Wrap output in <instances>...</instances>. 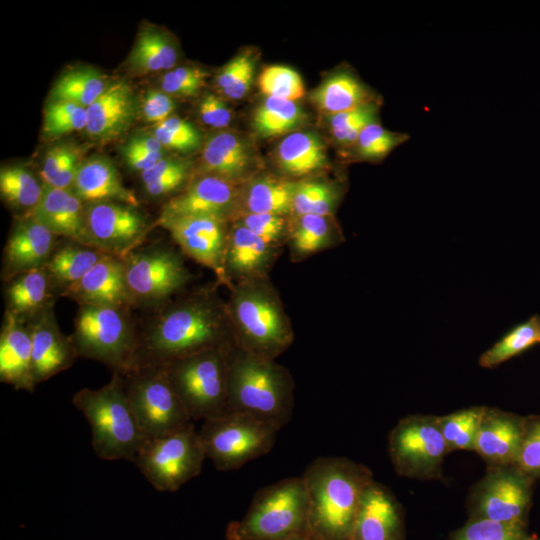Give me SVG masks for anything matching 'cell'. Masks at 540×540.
<instances>
[{"instance_id":"1","label":"cell","mask_w":540,"mask_h":540,"mask_svg":"<svg viewBox=\"0 0 540 540\" xmlns=\"http://www.w3.org/2000/svg\"><path fill=\"white\" fill-rule=\"evenodd\" d=\"M233 346L226 303L213 294L197 293L167 307L138 335L131 370L164 366L201 351Z\"/></svg>"},{"instance_id":"2","label":"cell","mask_w":540,"mask_h":540,"mask_svg":"<svg viewBox=\"0 0 540 540\" xmlns=\"http://www.w3.org/2000/svg\"><path fill=\"white\" fill-rule=\"evenodd\" d=\"M301 478L309 498L308 532L317 540H350L362 496L374 480L371 470L345 457L323 456Z\"/></svg>"},{"instance_id":"3","label":"cell","mask_w":540,"mask_h":540,"mask_svg":"<svg viewBox=\"0 0 540 540\" xmlns=\"http://www.w3.org/2000/svg\"><path fill=\"white\" fill-rule=\"evenodd\" d=\"M226 303L235 346L275 360L292 344L294 332L277 290L268 277L238 282Z\"/></svg>"},{"instance_id":"4","label":"cell","mask_w":540,"mask_h":540,"mask_svg":"<svg viewBox=\"0 0 540 540\" xmlns=\"http://www.w3.org/2000/svg\"><path fill=\"white\" fill-rule=\"evenodd\" d=\"M293 408L294 382L285 367L236 346L229 349L227 413L250 414L279 431Z\"/></svg>"},{"instance_id":"5","label":"cell","mask_w":540,"mask_h":540,"mask_svg":"<svg viewBox=\"0 0 540 540\" xmlns=\"http://www.w3.org/2000/svg\"><path fill=\"white\" fill-rule=\"evenodd\" d=\"M72 402L87 419L95 454L104 460L134 462L147 437L140 428L122 374L98 389L82 388Z\"/></svg>"},{"instance_id":"6","label":"cell","mask_w":540,"mask_h":540,"mask_svg":"<svg viewBox=\"0 0 540 540\" xmlns=\"http://www.w3.org/2000/svg\"><path fill=\"white\" fill-rule=\"evenodd\" d=\"M309 498L301 477L259 489L241 520L231 522L227 540H287L308 532Z\"/></svg>"},{"instance_id":"7","label":"cell","mask_w":540,"mask_h":540,"mask_svg":"<svg viewBox=\"0 0 540 540\" xmlns=\"http://www.w3.org/2000/svg\"><path fill=\"white\" fill-rule=\"evenodd\" d=\"M127 307L79 304L70 336L78 357L101 362L122 375L133 366L137 337Z\"/></svg>"},{"instance_id":"8","label":"cell","mask_w":540,"mask_h":540,"mask_svg":"<svg viewBox=\"0 0 540 540\" xmlns=\"http://www.w3.org/2000/svg\"><path fill=\"white\" fill-rule=\"evenodd\" d=\"M230 348L201 351L163 366L192 420L227 413Z\"/></svg>"},{"instance_id":"9","label":"cell","mask_w":540,"mask_h":540,"mask_svg":"<svg viewBox=\"0 0 540 540\" xmlns=\"http://www.w3.org/2000/svg\"><path fill=\"white\" fill-rule=\"evenodd\" d=\"M278 430L242 412L207 419L198 431L206 458L220 471L239 469L273 448Z\"/></svg>"},{"instance_id":"10","label":"cell","mask_w":540,"mask_h":540,"mask_svg":"<svg viewBox=\"0 0 540 540\" xmlns=\"http://www.w3.org/2000/svg\"><path fill=\"white\" fill-rule=\"evenodd\" d=\"M141 430L153 439L192 424L163 366H142L123 375Z\"/></svg>"},{"instance_id":"11","label":"cell","mask_w":540,"mask_h":540,"mask_svg":"<svg viewBox=\"0 0 540 540\" xmlns=\"http://www.w3.org/2000/svg\"><path fill=\"white\" fill-rule=\"evenodd\" d=\"M206 454L193 423L176 432L147 439L133 463L162 492H174L201 472Z\"/></svg>"},{"instance_id":"12","label":"cell","mask_w":540,"mask_h":540,"mask_svg":"<svg viewBox=\"0 0 540 540\" xmlns=\"http://www.w3.org/2000/svg\"><path fill=\"white\" fill-rule=\"evenodd\" d=\"M388 451L399 476L419 480H441L443 461L450 452L438 416L409 415L389 433Z\"/></svg>"},{"instance_id":"13","label":"cell","mask_w":540,"mask_h":540,"mask_svg":"<svg viewBox=\"0 0 540 540\" xmlns=\"http://www.w3.org/2000/svg\"><path fill=\"white\" fill-rule=\"evenodd\" d=\"M534 483L516 464L487 466L469 494L470 518L527 526Z\"/></svg>"},{"instance_id":"14","label":"cell","mask_w":540,"mask_h":540,"mask_svg":"<svg viewBox=\"0 0 540 540\" xmlns=\"http://www.w3.org/2000/svg\"><path fill=\"white\" fill-rule=\"evenodd\" d=\"M123 260L132 304L162 303L190 280L181 255L168 246L132 251Z\"/></svg>"},{"instance_id":"15","label":"cell","mask_w":540,"mask_h":540,"mask_svg":"<svg viewBox=\"0 0 540 540\" xmlns=\"http://www.w3.org/2000/svg\"><path fill=\"white\" fill-rule=\"evenodd\" d=\"M84 229L86 245L124 258L141 242L148 226L137 207L102 201L85 205Z\"/></svg>"},{"instance_id":"16","label":"cell","mask_w":540,"mask_h":540,"mask_svg":"<svg viewBox=\"0 0 540 540\" xmlns=\"http://www.w3.org/2000/svg\"><path fill=\"white\" fill-rule=\"evenodd\" d=\"M227 220L207 215L184 216L157 222L165 228L181 251L212 270L227 285L224 261L229 228Z\"/></svg>"},{"instance_id":"17","label":"cell","mask_w":540,"mask_h":540,"mask_svg":"<svg viewBox=\"0 0 540 540\" xmlns=\"http://www.w3.org/2000/svg\"><path fill=\"white\" fill-rule=\"evenodd\" d=\"M239 197L235 183L205 174L171 198L163 206L157 222L195 215L214 216L228 221L235 214Z\"/></svg>"},{"instance_id":"18","label":"cell","mask_w":540,"mask_h":540,"mask_svg":"<svg viewBox=\"0 0 540 540\" xmlns=\"http://www.w3.org/2000/svg\"><path fill=\"white\" fill-rule=\"evenodd\" d=\"M32 342V376L35 386L70 368L77 353L70 337L60 330L53 304L26 320Z\"/></svg>"},{"instance_id":"19","label":"cell","mask_w":540,"mask_h":540,"mask_svg":"<svg viewBox=\"0 0 540 540\" xmlns=\"http://www.w3.org/2000/svg\"><path fill=\"white\" fill-rule=\"evenodd\" d=\"M279 248L234 221L229 228L224 261L229 288L238 282L268 277Z\"/></svg>"},{"instance_id":"20","label":"cell","mask_w":540,"mask_h":540,"mask_svg":"<svg viewBox=\"0 0 540 540\" xmlns=\"http://www.w3.org/2000/svg\"><path fill=\"white\" fill-rule=\"evenodd\" d=\"M140 106L133 88L125 80L110 82L106 90L87 107V135L99 142L121 136L135 121Z\"/></svg>"},{"instance_id":"21","label":"cell","mask_w":540,"mask_h":540,"mask_svg":"<svg viewBox=\"0 0 540 540\" xmlns=\"http://www.w3.org/2000/svg\"><path fill=\"white\" fill-rule=\"evenodd\" d=\"M350 540H404L401 506L392 492L375 480L362 496Z\"/></svg>"},{"instance_id":"22","label":"cell","mask_w":540,"mask_h":540,"mask_svg":"<svg viewBox=\"0 0 540 540\" xmlns=\"http://www.w3.org/2000/svg\"><path fill=\"white\" fill-rule=\"evenodd\" d=\"M56 238L51 230L26 214L14 225L4 248V274L13 277L45 267L56 249Z\"/></svg>"},{"instance_id":"23","label":"cell","mask_w":540,"mask_h":540,"mask_svg":"<svg viewBox=\"0 0 540 540\" xmlns=\"http://www.w3.org/2000/svg\"><path fill=\"white\" fill-rule=\"evenodd\" d=\"M78 304L132 305L123 258L106 254L79 281L60 293Z\"/></svg>"},{"instance_id":"24","label":"cell","mask_w":540,"mask_h":540,"mask_svg":"<svg viewBox=\"0 0 540 540\" xmlns=\"http://www.w3.org/2000/svg\"><path fill=\"white\" fill-rule=\"evenodd\" d=\"M524 418L512 412L484 406L474 451L487 466L515 464L523 435Z\"/></svg>"},{"instance_id":"25","label":"cell","mask_w":540,"mask_h":540,"mask_svg":"<svg viewBox=\"0 0 540 540\" xmlns=\"http://www.w3.org/2000/svg\"><path fill=\"white\" fill-rule=\"evenodd\" d=\"M0 381L33 392L32 342L26 321L5 312L0 334Z\"/></svg>"},{"instance_id":"26","label":"cell","mask_w":540,"mask_h":540,"mask_svg":"<svg viewBox=\"0 0 540 540\" xmlns=\"http://www.w3.org/2000/svg\"><path fill=\"white\" fill-rule=\"evenodd\" d=\"M71 190L85 203L116 201L137 207L136 195L122 182L113 162L94 155L82 160Z\"/></svg>"},{"instance_id":"27","label":"cell","mask_w":540,"mask_h":540,"mask_svg":"<svg viewBox=\"0 0 540 540\" xmlns=\"http://www.w3.org/2000/svg\"><path fill=\"white\" fill-rule=\"evenodd\" d=\"M57 236L85 244V203L71 190L44 184L39 203L28 213Z\"/></svg>"},{"instance_id":"28","label":"cell","mask_w":540,"mask_h":540,"mask_svg":"<svg viewBox=\"0 0 540 540\" xmlns=\"http://www.w3.org/2000/svg\"><path fill=\"white\" fill-rule=\"evenodd\" d=\"M54 289L56 287L45 267L21 273L10 279L5 289L6 311L26 321L53 304Z\"/></svg>"},{"instance_id":"29","label":"cell","mask_w":540,"mask_h":540,"mask_svg":"<svg viewBox=\"0 0 540 540\" xmlns=\"http://www.w3.org/2000/svg\"><path fill=\"white\" fill-rule=\"evenodd\" d=\"M201 160L205 174L218 176L235 184L245 176L250 166L247 146L239 137L229 132L211 136L203 148Z\"/></svg>"},{"instance_id":"30","label":"cell","mask_w":540,"mask_h":540,"mask_svg":"<svg viewBox=\"0 0 540 540\" xmlns=\"http://www.w3.org/2000/svg\"><path fill=\"white\" fill-rule=\"evenodd\" d=\"M310 98L316 107L327 115H335L376 101L368 87L347 70L327 77Z\"/></svg>"},{"instance_id":"31","label":"cell","mask_w":540,"mask_h":540,"mask_svg":"<svg viewBox=\"0 0 540 540\" xmlns=\"http://www.w3.org/2000/svg\"><path fill=\"white\" fill-rule=\"evenodd\" d=\"M177 61V49L171 37L157 27L147 26L137 35L127 59L136 74L169 70Z\"/></svg>"},{"instance_id":"32","label":"cell","mask_w":540,"mask_h":540,"mask_svg":"<svg viewBox=\"0 0 540 540\" xmlns=\"http://www.w3.org/2000/svg\"><path fill=\"white\" fill-rule=\"evenodd\" d=\"M277 161L284 173L299 177L323 168L327 157L325 147L317 135L295 132L278 145Z\"/></svg>"},{"instance_id":"33","label":"cell","mask_w":540,"mask_h":540,"mask_svg":"<svg viewBox=\"0 0 540 540\" xmlns=\"http://www.w3.org/2000/svg\"><path fill=\"white\" fill-rule=\"evenodd\" d=\"M331 217L315 214L296 217L288 239L292 260L305 259L341 242V234L333 226Z\"/></svg>"},{"instance_id":"34","label":"cell","mask_w":540,"mask_h":540,"mask_svg":"<svg viewBox=\"0 0 540 540\" xmlns=\"http://www.w3.org/2000/svg\"><path fill=\"white\" fill-rule=\"evenodd\" d=\"M294 181H284L273 177H259L252 180L240 193L243 213L292 214Z\"/></svg>"},{"instance_id":"35","label":"cell","mask_w":540,"mask_h":540,"mask_svg":"<svg viewBox=\"0 0 540 540\" xmlns=\"http://www.w3.org/2000/svg\"><path fill=\"white\" fill-rule=\"evenodd\" d=\"M106 254L95 247L74 242L56 248L45 269L61 293L79 281Z\"/></svg>"},{"instance_id":"36","label":"cell","mask_w":540,"mask_h":540,"mask_svg":"<svg viewBox=\"0 0 540 540\" xmlns=\"http://www.w3.org/2000/svg\"><path fill=\"white\" fill-rule=\"evenodd\" d=\"M109 84L99 70L88 66L76 67L57 79L50 91V100L70 102L87 108Z\"/></svg>"},{"instance_id":"37","label":"cell","mask_w":540,"mask_h":540,"mask_svg":"<svg viewBox=\"0 0 540 540\" xmlns=\"http://www.w3.org/2000/svg\"><path fill=\"white\" fill-rule=\"evenodd\" d=\"M305 118L295 101L267 97L255 110L252 125L259 136L274 137L299 128Z\"/></svg>"},{"instance_id":"38","label":"cell","mask_w":540,"mask_h":540,"mask_svg":"<svg viewBox=\"0 0 540 540\" xmlns=\"http://www.w3.org/2000/svg\"><path fill=\"white\" fill-rule=\"evenodd\" d=\"M540 316L516 324L506 332L491 348L479 357L483 368H495L509 359L518 356L539 343Z\"/></svg>"},{"instance_id":"39","label":"cell","mask_w":540,"mask_h":540,"mask_svg":"<svg viewBox=\"0 0 540 540\" xmlns=\"http://www.w3.org/2000/svg\"><path fill=\"white\" fill-rule=\"evenodd\" d=\"M44 184L22 166H5L0 170V192L2 198L18 209H28V213L39 203Z\"/></svg>"},{"instance_id":"40","label":"cell","mask_w":540,"mask_h":540,"mask_svg":"<svg viewBox=\"0 0 540 540\" xmlns=\"http://www.w3.org/2000/svg\"><path fill=\"white\" fill-rule=\"evenodd\" d=\"M341 197V188L323 181H296L292 198V214L332 216Z\"/></svg>"},{"instance_id":"41","label":"cell","mask_w":540,"mask_h":540,"mask_svg":"<svg viewBox=\"0 0 540 540\" xmlns=\"http://www.w3.org/2000/svg\"><path fill=\"white\" fill-rule=\"evenodd\" d=\"M484 406H472L438 416L439 425L449 451H474Z\"/></svg>"},{"instance_id":"42","label":"cell","mask_w":540,"mask_h":540,"mask_svg":"<svg viewBox=\"0 0 540 540\" xmlns=\"http://www.w3.org/2000/svg\"><path fill=\"white\" fill-rule=\"evenodd\" d=\"M81 161L78 148L74 146L59 144L50 148L40 170L43 184L71 189Z\"/></svg>"},{"instance_id":"43","label":"cell","mask_w":540,"mask_h":540,"mask_svg":"<svg viewBox=\"0 0 540 540\" xmlns=\"http://www.w3.org/2000/svg\"><path fill=\"white\" fill-rule=\"evenodd\" d=\"M527 526L502 523L483 518H470L449 540H539Z\"/></svg>"},{"instance_id":"44","label":"cell","mask_w":540,"mask_h":540,"mask_svg":"<svg viewBox=\"0 0 540 540\" xmlns=\"http://www.w3.org/2000/svg\"><path fill=\"white\" fill-rule=\"evenodd\" d=\"M408 138L407 134L389 131L375 121L361 131L354 143L355 154L361 160L380 161Z\"/></svg>"},{"instance_id":"45","label":"cell","mask_w":540,"mask_h":540,"mask_svg":"<svg viewBox=\"0 0 540 540\" xmlns=\"http://www.w3.org/2000/svg\"><path fill=\"white\" fill-rule=\"evenodd\" d=\"M43 115V133L50 138L86 128L87 108L74 103L49 100Z\"/></svg>"},{"instance_id":"46","label":"cell","mask_w":540,"mask_h":540,"mask_svg":"<svg viewBox=\"0 0 540 540\" xmlns=\"http://www.w3.org/2000/svg\"><path fill=\"white\" fill-rule=\"evenodd\" d=\"M377 101L365 103L349 111L331 115L329 125L335 140L342 145H354L361 131L377 121Z\"/></svg>"},{"instance_id":"47","label":"cell","mask_w":540,"mask_h":540,"mask_svg":"<svg viewBox=\"0 0 540 540\" xmlns=\"http://www.w3.org/2000/svg\"><path fill=\"white\" fill-rule=\"evenodd\" d=\"M255 63L256 60L250 53L236 55L217 74V87L229 98L244 97L253 81Z\"/></svg>"},{"instance_id":"48","label":"cell","mask_w":540,"mask_h":540,"mask_svg":"<svg viewBox=\"0 0 540 540\" xmlns=\"http://www.w3.org/2000/svg\"><path fill=\"white\" fill-rule=\"evenodd\" d=\"M258 85L267 97L295 101L305 93L300 75L294 69L282 65L266 67L258 78Z\"/></svg>"},{"instance_id":"49","label":"cell","mask_w":540,"mask_h":540,"mask_svg":"<svg viewBox=\"0 0 540 540\" xmlns=\"http://www.w3.org/2000/svg\"><path fill=\"white\" fill-rule=\"evenodd\" d=\"M166 149L178 152H191L201 144L200 132L190 122L171 116L154 125L152 132Z\"/></svg>"},{"instance_id":"50","label":"cell","mask_w":540,"mask_h":540,"mask_svg":"<svg viewBox=\"0 0 540 540\" xmlns=\"http://www.w3.org/2000/svg\"><path fill=\"white\" fill-rule=\"evenodd\" d=\"M515 464L533 479H540V415L525 416Z\"/></svg>"},{"instance_id":"51","label":"cell","mask_w":540,"mask_h":540,"mask_svg":"<svg viewBox=\"0 0 540 540\" xmlns=\"http://www.w3.org/2000/svg\"><path fill=\"white\" fill-rule=\"evenodd\" d=\"M250 231L275 246H282L289 239L291 227L286 216L274 214L243 213L234 218Z\"/></svg>"},{"instance_id":"52","label":"cell","mask_w":540,"mask_h":540,"mask_svg":"<svg viewBox=\"0 0 540 540\" xmlns=\"http://www.w3.org/2000/svg\"><path fill=\"white\" fill-rule=\"evenodd\" d=\"M207 76L208 73L201 68L180 66L162 76L160 87L170 96H195L205 85Z\"/></svg>"},{"instance_id":"53","label":"cell","mask_w":540,"mask_h":540,"mask_svg":"<svg viewBox=\"0 0 540 540\" xmlns=\"http://www.w3.org/2000/svg\"><path fill=\"white\" fill-rule=\"evenodd\" d=\"M175 107L169 94L161 89H150L142 98L140 110L146 121L156 125L171 117Z\"/></svg>"},{"instance_id":"54","label":"cell","mask_w":540,"mask_h":540,"mask_svg":"<svg viewBox=\"0 0 540 540\" xmlns=\"http://www.w3.org/2000/svg\"><path fill=\"white\" fill-rule=\"evenodd\" d=\"M199 115L204 124L214 128L226 127L231 121V112L227 105L212 93L201 99Z\"/></svg>"},{"instance_id":"55","label":"cell","mask_w":540,"mask_h":540,"mask_svg":"<svg viewBox=\"0 0 540 540\" xmlns=\"http://www.w3.org/2000/svg\"><path fill=\"white\" fill-rule=\"evenodd\" d=\"M191 162L185 159L164 157L148 170L140 173L141 181L144 184L157 179L169 176L176 172L190 169Z\"/></svg>"},{"instance_id":"56","label":"cell","mask_w":540,"mask_h":540,"mask_svg":"<svg viewBox=\"0 0 540 540\" xmlns=\"http://www.w3.org/2000/svg\"><path fill=\"white\" fill-rule=\"evenodd\" d=\"M190 169L144 184V191L151 197L166 196L179 189L188 179Z\"/></svg>"},{"instance_id":"57","label":"cell","mask_w":540,"mask_h":540,"mask_svg":"<svg viewBox=\"0 0 540 540\" xmlns=\"http://www.w3.org/2000/svg\"><path fill=\"white\" fill-rule=\"evenodd\" d=\"M122 157L126 165L140 173L148 170L154 166L158 161L166 157V152H133V151H123Z\"/></svg>"},{"instance_id":"58","label":"cell","mask_w":540,"mask_h":540,"mask_svg":"<svg viewBox=\"0 0 540 540\" xmlns=\"http://www.w3.org/2000/svg\"><path fill=\"white\" fill-rule=\"evenodd\" d=\"M123 151L133 152H161L166 148L151 133L136 134L128 139L122 146Z\"/></svg>"},{"instance_id":"59","label":"cell","mask_w":540,"mask_h":540,"mask_svg":"<svg viewBox=\"0 0 540 540\" xmlns=\"http://www.w3.org/2000/svg\"><path fill=\"white\" fill-rule=\"evenodd\" d=\"M287 540H317L309 532L295 535Z\"/></svg>"},{"instance_id":"60","label":"cell","mask_w":540,"mask_h":540,"mask_svg":"<svg viewBox=\"0 0 540 540\" xmlns=\"http://www.w3.org/2000/svg\"><path fill=\"white\" fill-rule=\"evenodd\" d=\"M539 343H540V323H539Z\"/></svg>"}]
</instances>
